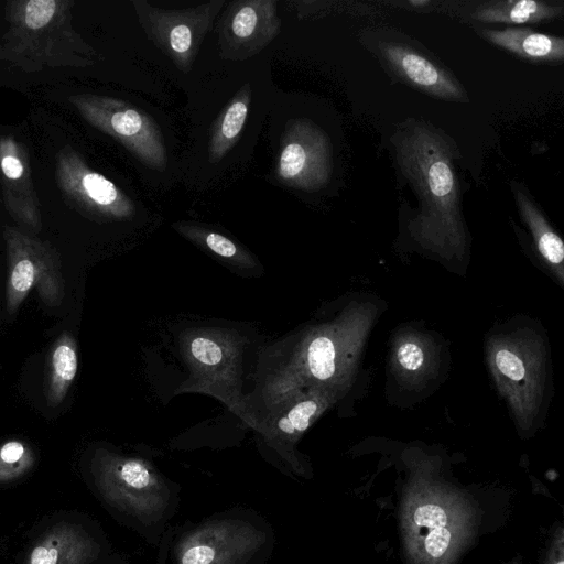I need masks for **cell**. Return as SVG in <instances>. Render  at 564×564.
Segmentation results:
<instances>
[{
    "label": "cell",
    "instance_id": "6da1fadb",
    "mask_svg": "<svg viewBox=\"0 0 564 564\" xmlns=\"http://www.w3.org/2000/svg\"><path fill=\"white\" fill-rule=\"evenodd\" d=\"M375 316L370 303H354L332 321L307 325L264 348L242 421L251 426L269 406L311 388L343 395L352 382Z\"/></svg>",
    "mask_w": 564,
    "mask_h": 564
},
{
    "label": "cell",
    "instance_id": "4fadbf2b",
    "mask_svg": "<svg viewBox=\"0 0 564 564\" xmlns=\"http://www.w3.org/2000/svg\"><path fill=\"white\" fill-rule=\"evenodd\" d=\"M265 541L264 531L242 520L204 522L180 541L175 564H247Z\"/></svg>",
    "mask_w": 564,
    "mask_h": 564
},
{
    "label": "cell",
    "instance_id": "9c48e42d",
    "mask_svg": "<svg viewBox=\"0 0 564 564\" xmlns=\"http://www.w3.org/2000/svg\"><path fill=\"white\" fill-rule=\"evenodd\" d=\"M3 237L8 260V314L17 313L34 286L46 305H59L65 292L55 248L15 227H4Z\"/></svg>",
    "mask_w": 564,
    "mask_h": 564
},
{
    "label": "cell",
    "instance_id": "277c9868",
    "mask_svg": "<svg viewBox=\"0 0 564 564\" xmlns=\"http://www.w3.org/2000/svg\"><path fill=\"white\" fill-rule=\"evenodd\" d=\"M474 510L447 486L416 479L406 489L401 527L412 564H454L471 539Z\"/></svg>",
    "mask_w": 564,
    "mask_h": 564
},
{
    "label": "cell",
    "instance_id": "4316f807",
    "mask_svg": "<svg viewBox=\"0 0 564 564\" xmlns=\"http://www.w3.org/2000/svg\"><path fill=\"white\" fill-rule=\"evenodd\" d=\"M410 4L412 6H425V4H429L430 1H426V0H410L409 1Z\"/></svg>",
    "mask_w": 564,
    "mask_h": 564
},
{
    "label": "cell",
    "instance_id": "603a6c76",
    "mask_svg": "<svg viewBox=\"0 0 564 564\" xmlns=\"http://www.w3.org/2000/svg\"><path fill=\"white\" fill-rule=\"evenodd\" d=\"M561 13L562 6L549 4L543 1L502 0L478 7L473 17L482 22L523 24L551 20Z\"/></svg>",
    "mask_w": 564,
    "mask_h": 564
},
{
    "label": "cell",
    "instance_id": "8fae6325",
    "mask_svg": "<svg viewBox=\"0 0 564 564\" xmlns=\"http://www.w3.org/2000/svg\"><path fill=\"white\" fill-rule=\"evenodd\" d=\"M57 185L67 202L86 217L97 220H126L135 213L131 198L84 158L66 145L56 155Z\"/></svg>",
    "mask_w": 564,
    "mask_h": 564
},
{
    "label": "cell",
    "instance_id": "e0dca14e",
    "mask_svg": "<svg viewBox=\"0 0 564 564\" xmlns=\"http://www.w3.org/2000/svg\"><path fill=\"white\" fill-rule=\"evenodd\" d=\"M390 364L401 384L409 389L421 388L438 369V349L427 335L403 330L392 341Z\"/></svg>",
    "mask_w": 564,
    "mask_h": 564
},
{
    "label": "cell",
    "instance_id": "5bb4252c",
    "mask_svg": "<svg viewBox=\"0 0 564 564\" xmlns=\"http://www.w3.org/2000/svg\"><path fill=\"white\" fill-rule=\"evenodd\" d=\"M332 170L327 134L308 119L289 120L281 139L278 177L290 187L311 192L327 184Z\"/></svg>",
    "mask_w": 564,
    "mask_h": 564
},
{
    "label": "cell",
    "instance_id": "484cf974",
    "mask_svg": "<svg viewBox=\"0 0 564 564\" xmlns=\"http://www.w3.org/2000/svg\"><path fill=\"white\" fill-rule=\"evenodd\" d=\"M34 464V455L20 441H9L0 446V482L23 476Z\"/></svg>",
    "mask_w": 564,
    "mask_h": 564
},
{
    "label": "cell",
    "instance_id": "ac0fdd59",
    "mask_svg": "<svg viewBox=\"0 0 564 564\" xmlns=\"http://www.w3.org/2000/svg\"><path fill=\"white\" fill-rule=\"evenodd\" d=\"M98 554L99 545L83 528L58 523L35 542L24 564H89Z\"/></svg>",
    "mask_w": 564,
    "mask_h": 564
},
{
    "label": "cell",
    "instance_id": "7c38bea8",
    "mask_svg": "<svg viewBox=\"0 0 564 564\" xmlns=\"http://www.w3.org/2000/svg\"><path fill=\"white\" fill-rule=\"evenodd\" d=\"M340 397L338 392L323 388H311L290 394L257 415L250 427L257 432L263 444L297 469V442Z\"/></svg>",
    "mask_w": 564,
    "mask_h": 564
},
{
    "label": "cell",
    "instance_id": "d6986e66",
    "mask_svg": "<svg viewBox=\"0 0 564 564\" xmlns=\"http://www.w3.org/2000/svg\"><path fill=\"white\" fill-rule=\"evenodd\" d=\"M381 51L391 67L416 88L441 98L464 99L459 84L424 56L393 43L383 44Z\"/></svg>",
    "mask_w": 564,
    "mask_h": 564
},
{
    "label": "cell",
    "instance_id": "44dd1931",
    "mask_svg": "<svg viewBox=\"0 0 564 564\" xmlns=\"http://www.w3.org/2000/svg\"><path fill=\"white\" fill-rule=\"evenodd\" d=\"M514 196L519 212L532 232L540 256L563 285L564 245L562 239L522 189L514 187Z\"/></svg>",
    "mask_w": 564,
    "mask_h": 564
},
{
    "label": "cell",
    "instance_id": "7a4b0ae2",
    "mask_svg": "<svg viewBox=\"0 0 564 564\" xmlns=\"http://www.w3.org/2000/svg\"><path fill=\"white\" fill-rule=\"evenodd\" d=\"M391 140L398 164L421 200V209L408 225L411 236L443 257L464 256L467 237L449 143L434 128L419 121L406 122Z\"/></svg>",
    "mask_w": 564,
    "mask_h": 564
},
{
    "label": "cell",
    "instance_id": "ffe728a7",
    "mask_svg": "<svg viewBox=\"0 0 564 564\" xmlns=\"http://www.w3.org/2000/svg\"><path fill=\"white\" fill-rule=\"evenodd\" d=\"M482 35L492 44L530 61H562L564 40L538 33L529 28L508 26L503 30H485Z\"/></svg>",
    "mask_w": 564,
    "mask_h": 564
},
{
    "label": "cell",
    "instance_id": "7402d4cb",
    "mask_svg": "<svg viewBox=\"0 0 564 564\" xmlns=\"http://www.w3.org/2000/svg\"><path fill=\"white\" fill-rule=\"evenodd\" d=\"M251 88L243 85L214 124L208 143V161L218 163L237 143L248 115Z\"/></svg>",
    "mask_w": 564,
    "mask_h": 564
},
{
    "label": "cell",
    "instance_id": "2e32d148",
    "mask_svg": "<svg viewBox=\"0 0 564 564\" xmlns=\"http://www.w3.org/2000/svg\"><path fill=\"white\" fill-rule=\"evenodd\" d=\"M0 172L7 212L30 231H40V202L31 175L29 151L11 135L0 138Z\"/></svg>",
    "mask_w": 564,
    "mask_h": 564
},
{
    "label": "cell",
    "instance_id": "3957f363",
    "mask_svg": "<svg viewBox=\"0 0 564 564\" xmlns=\"http://www.w3.org/2000/svg\"><path fill=\"white\" fill-rule=\"evenodd\" d=\"M74 4L73 0L8 1L0 59L24 72L94 65L98 53L75 30Z\"/></svg>",
    "mask_w": 564,
    "mask_h": 564
},
{
    "label": "cell",
    "instance_id": "30bf717a",
    "mask_svg": "<svg viewBox=\"0 0 564 564\" xmlns=\"http://www.w3.org/2000/svg\"><path fill=\"white\" fill-rule=\"evenodd\" d=\"M132 4L148 39L180 70L187 73L225 2L213 0L178 10L152 7L144 0H134Z\"/></svg>",
    "mask_w": 564,
    "mask_h": 564
},
{
    "label": "cell",
    "instance_id": "52a82bcc",
    "mask_svg": "<svg viewBox=\"0 0 564 564\" xmlns=\"http://www.w3.org/2000/svg\"><path fill=\"white\" fill-rule=\"evenodd\" d=\"M91 473L99 492L113 507L142 522L156 521L164 514L170 489L147 460L98 449Z\"/></svg>",
    "mask_w": 564,
    "mask_h": 564
},
{
    "label": "cell",
    "instance_id": "5b68a950",
    "mask_svg": "<svg viewBox=\"0 0 564 564\" xmlns=\"http://www.w3.org/2000/svg\"><path fill=\"white\" fill-rule=\"evenodd\" d=\"M250 339L225 325L199 324L177 335L181 357L188 369L177 392L212 395L243 420L247 393L243 392L246 357Z\"/></svg>",
    "mask_w": 564,
    "mask_h": 564
},
{
    "label": "cell",
    "instance_id": "d4e9b609",
    "mask_svg": "<svg viewBox=\"0 0 564 564\" xmlns=\"http://www.w3.org/2000/svg\"><path fill=\"white\" fill-rule=\"evenodd\" d=\"M77 346L68 334L62 335L51 354L46 381V400L52 408L65 398L77 372Z\"/></svg>",
    "mask_w": 564,
    "mask_h": 564
},
{
    "label": "cell",
    "instance_id": "8992f818",
    "mask_svg": "<svg viewBox=\"0 0 564 564\" xmlns=\"http://www.w3.org/2000/svg\"><path fill=\"white\" fill-rule=\"evenodd\" d=\"M486 358L495 384L508 403L517 425L532 426L543 402L546 378V348L531 330L491 336Z\"/></svg>",
    "mask_w": 564,
    "mask_h": 564
},
{
    "label": "cell",
    "instance_id": "83f0119b",
    "mask_svg": "<svg viewBox=\"0 0 564 564\" xmlns=\"http://www.w3.org/2000/svg\"><path fill=\"white\" fill-rule=\"evenodd\" d=\"M554 564H564L562 553H561L558 560L554 562Z\"/></svg>",
    "mask_w": 564,
    "mask_h": 564
},
{
    "label": "cell",
    "instance_id": "ba28073f",
    "mask_svg": "<svg viewBox=\"0 0 564 564\" xmlns=\"http://www.w3.org/2000/svg\"><path fill=\"white\" fill-rule=\"evenodd\" d=\"M78 113L94 128L112 137L142 164L164 171V138L155 120L138 107L110 96L78 94L68 97Z\"/></svg>",
    "mask_w": 564,
    "mask_h": 564
},
{
    "label": "cell",
    "instance_id": "cb8c5ba5",
    "mask_svg": "<svg viewBox=\"0 0 564 564\" xmlns=\"http://www.w3.org/2000/svg\"><path fill=\"white\" fill-rule=\"evenodd\" d=\"M174 227L188 240L208 250L234 269L251 271L260 267L252 253L217 231L191 224H177Z\"/></svg>",
    "mask_w": 564,
    "mask_h": 564
},
{
    "label": "cell",
    "instance_id": "9a60e30c",
    "mask_svg": "<svg viewBox=\"0 0 564 564\" xmlns=\"http://www.w3.org/2000/svg\"><path fill=\"white\" fill-rule=\"evenodd\" d=\"M280 30L275 0L230 2L218 23L219 54L228 61H246L269 45Z\"/></svg>",
    "mask_w": 564,
    "mask_h": 564
}]
</instances>
